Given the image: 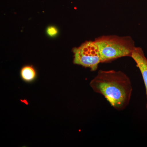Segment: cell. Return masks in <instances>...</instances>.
Segmentation results:
<instances>
[{
	"label": "cell",
	"instance_id": "1",
	"mask_svg": "<svg viewBox=\"0 0 147 147\" xmlns=\"http://www.w3.org/2000/svg\"><path fill=\"white\" fill-rule=\"evenodd\" d=\"M90 86L117 110H124L130 101L132 86L130 79L123 71L100 69L91 81Z\"/></svg>",
	"mask_w": 147,
	"mask_h": 147
},
{
	"label": "cell",
	"instance_id": "2",
	"mask_svg": "<svg viewBox=\"0 0 147 147\" xmlns=\"http://www.w3.org/2000/svg\"><path fill=\"white\" fill-rule=\"evenodd\" d=\"M99 48L101 63L123 57H130L136 46L129 36L103 35L94 40Z\"/></svg>",
	"mask_w": 147,
	"mask_h": 147
},
{
	"label": "cell",
	"instance_id": "3",
	"mask_svg": "<svg viewBox=\"0 0 147 147\" xmlns=\"http://www.w3.org/2000/svg\"><path fill=\"white\" fill-rule=\"evenodd\" d=\"M73 63L96 71L101 63L100 52L96 42L94 40L86 41L80 46L73 48Z\"/></svg>",
	"mask_w": 147,
	"mask_h": 147
},
{
	"label": "cell",
	"instance_id": "4",
	"mask_svg": "<svg viewBox=\"0 0 147 147\" xmlns=\"http://www.w3.org/2000/svg\"><path fill=\"white\" fill-rule=\"evenodd\" d=\"M131 57L134 60L139 68L146 87L147 98V59L143 49L141 47H136L132 53Z\"/></svg>",
	"mask_w": 147,
	"mask_h": 147
},
{
	"label": "cell",
	"instance_id": "5",
	"mask_svg": "<svg viewBox=\"0 0 147 147\" xmlns=\"http://www.w3.org/2000/svg\"><path fill=\"white\" fill-rule=\"evenodd\" d=\"M21 79L25 82H31L34 81L36 77V71L32 65H26L21 68L20 71Z\"/></svg>",
	"mask_w": 147,
	"mask_h": 147
},
{
	"label": "cell",
	"instance_id": "6",
	"mask_svg": "<svg viewBox=\"0 0 147 147\" xmlns=\"http://www.w3.org/2000/svg\"><path fill=\"white\" fill-rule=\"evenodd\" d=\"M46 33L50 37H55L57 36L59 33V30L57 27L54 26H50L46 29Z\"/></svg>",
	"mask_w": 147,
	"mask_h": 147
},
{
	"label": "cell",
	"instance_id": "7",
	"mask_svg": "<svg viewBox=\"0 0 147 147\" xmlns=\"http://www.w3.org/2000/svg\"><path fill=\"white\" fill-rule=\"evenodd\" d=\"M146 108H147V104H146Z\"/></svg>",
	"mask_w": 147,
	"mask_h": 147
}]
</instances>
